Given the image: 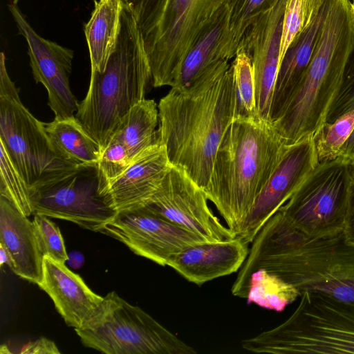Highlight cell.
<instances>
[{
    "instance_id": "38",
    "label": "cell",
    "mask_w": 354,
    "mask_h": 354,
    "mask_svg": "<svg viewBox=\"0 0 354 354\" xmlns=\"http://www.w3.org/2000/svg\"><path fill=\"white\" fill-rule=\"evenodd\" d=\"M67 261L73 268H80L84 264V257L80 252L73 251L68 254Z\"/></svg>"
},
{
    "instance_id": "4",
    "label": "cell",
    "mask_w": 354,
    "mask_h": 354,
    "mask_svg": "<svg viewBox=\"0 0 354 354\" xmlns=\"http://www.w3.org/2000/svg\"><path fill=\"white\" fill-rule=\"evenodd\" d=\"M354 53L351 0H327L319 38L301 86L283 115L272 123L290 146L314 137L327 113Z\"/></svg>"
},
{
    "instance_id": "37",
    "label": "cell",
    "mask_w": 354,
    "mask_h": 354,
    "mask_svg": "<svg viewBox=\"0 0 354 354\" xmlns=\"http://www.w3.org/2000/svg\"><path fill=\"white\" fill-rule=\"evenodd\" d=\"M338 156L347 159L351 163L354 160V128L342 146Z\"/></svg>"
},
{
    "instance_id": "15",
    "label": "cell",
    "mask_w": 354,
    "mask_h": 354,
    "mask_svg": "<svg viewBox=\"0 0 354 354\" xmlns=\"http://www.w3.org/2000/svg\"><path fill=\"white\" fill-rule=\"evenodd\" d=\"M319 163L314 137L291 145L256 198L237 234L252 243Z\"/></svg>"
},
{
    "instance_id": "14",
    "label": "cell",
    "mask_w": 354,
    "mask_h": 354,
    "mask_svg": "<svg viewBox=\"0 0 354 354\" xmlns=\"http://www.w3.org/2000/svg\"><path fill=\"white\" fill-rule=\"evenodd\" d=\"M18 28L27 43L34 80L48 92V104L57 119L75 116L79 103L69 85L73 51L39 35L30 25L17 3L8 5Z\"/></svg>"
},
{
    "instance_id": "21",
    "label": "cell",
    "mask_w": 354,
    "mask_h": 354,
    "mask_svg": "<svg viewBox=\"0 0 354 354\" xmlns=\"http://www.w3.org/2000/svg\"><path fill=\"white\" fill-rule=\"evenodd\" d=\"M0 245L10 255L9 268L14 273L32 283L40 282L43 256L32 221L2 195H0Z\"/></svg>"
},
{
    "instance_id": "31",
    "label": "cell",
    "mask_w": 354,
    "mask_h": 354,
    "mask_svg": "<svg viewBox=\"0 0 354 354\" xmlns=\"http://www.w3.org/2000/svg\"><path fill=\"white\" fill-rule=\"evenodd\" d=\"M353 128L354 110L333 123L325 124L314 136L319 162L338 157Z\"/></svg>"
},
{
    "instance_id": "28",
    "label": "cell",
    "mask_w": 354,
    "mask_h": 354,
    "mask_svg": "<svg viewBox=\"0 0 354 354\" xmlns=\"http://www.w3.org/2000/svg\"><path fill=\"white\" fill-rule=\"evenodd\" d=\"M326 1V0H286L280 45V62L290 44L310 24Z\"/></svg>"
},
{
    "instance_id": "35",
    "label": "cell",
    "mask_w": 354,
    "mask_h": 354,
    "mask_svg": "<svg viewBox=\"0 0 354 354\" xmlns=\"http://www.w3.org/2000/svg\"><path fill=\"white\" fill-rule=\"evenodd\" d=\"M23 354H59L56 344L46 337H40L29 342L20 351Z\"/></svg>"
},
{
    "instance_id": "12",
    "label": "cell",
    "mask_w": 354,
    "mask_h": 354,
    "mask_svg": "<svg viewBox=\"0 0 354 354\" xmlns=\"http://www.w3.org/2000/svg\"><path fill=\"white\" fill-rule=\"evenodd\" d=\"M116 239L138 256L162 266L185 248L207 241L146 205L117 212L100 232ZM209 242V241H208Z\"/></svg>"
},
{
    "instance_id": "29",
    "label": "cell",
    "mask_w": 354,
    "mask_h": 354,
    "mask_svg": "<svg viewBox=\"0 0 354 354\" xmlns=\"http://www.w3.org/2000/svg\"><path fill=\"white\" fill-rule=\"evenodd\" d=\"M231 67L236 93V116L257 115L254 78L250 59L245 52L239 50Z\"/></svg>"
},
{
    "instance_id": "16",
    "label": "cell",
    "mask_w": 354,
    "mask_h": 354,
    "mask_svg": "<svg viewBox=\"0 0 354 354\" xmlns=\"http://www.w3.org/2000/svg\"><path fill=\"white\" fill-rule=\"evenodd\" d=\"M286 0H279L243 35L237 52L250 59L255 85L257 115L270 121L274 84L280 64V45Z\"/></svg>"
},
{
    "instance_id": "26",
    "label": "cell",
    "mask_w": 354,
    "mask_h": 354,
    "mask_svg": "<svg viewBox=\"0 0 354 354\" xmlns=\"http://www.w3.org/2000/svg\"><path fill=\"white\" fill-rule=\"evenodd\" d=\"M299 296L293 286L273 273L259 269L250 277L246 299L248 304L281 312Z\"/></svg>"
},
{
    "instance_id": "34",
    "label": "cell",
    "mask_w": 354,
    "mask_h": 354,
    "mask_svg": "<svg viewBox=\"0 0 354 354\" xmlns=\"http://www.w3.org/2000/svg\"><path fill=\"white\" fill-rule=\"evenodd\" d=\"M131 162V159L124 145L112 138L102 152L97 165L110 184L127 170Z\"/></svg>"
},
{
    "instance_id": "3",
    "label": "cell",
    "mask_w": 354,
    "mask_h": 354,
    "mask_svg": "<svg viewBox=\"0 0 354 354\" xmlns=\"http://www.w3.org/2000/svg\"><path fill=\"white\" fill-rule=\"evenodd\" d=\"M288 147L257 115L236 116L227 128L204 191L236 236Z\"/></svg>"
},
{
    "instance_id": "17",
    "label": "cell",
    "mask_w": 354,
    "mask_h": 354,
    "mask_svg": "<svg viewBox=\"0 0 354 354\" xmlns=\"http://www.w3.org/2000/svg\"><path fill=\"white\" fill-rule=\"evenodd\" d=\"M229 2L215 13L194 39L181 62L171 88L191 93L229 65Z\"/></svg>"
},
{
    "instance_id": "32",
    "label": "cell",
    "mask_w": 354,
    "mask_h": 354,
    "mask_svg": "<svg viewBox=\"0 0 354 354\" xmlns=\"http://www.w3.org/2000/svg\"><path fill=\"white\" fill-rule=\"evenodd\" d=\"M33 226L39 248L42 256L65 263L68 258L64 239L58 226L48 216L35 215Z\"/></svg>"
},
{
    "instance_id": "10",
    "label": "cell",
    "mask_w": 354,
    "mask_h": 354,
    "mask_svg": "<svg viewBox=\"0 0 354 354\" xmlns=\"http://www.w3.org/2000/svg\"><path fill=\"white\" fill-rule=\"evenodd\" d=\"M353 180L347 159L338 156L319 162L279 210L291 225L308 236L342 232Z\"/></svg>"
},
{
    "instance_id": "9",
    "label": "cell",
    "mask_w": 354,
    "mask_h": 354,
    "mask_svg": "<svg viewBox=\"0 0 354 354\" xmlns=\"http://www.w3.org/2000/svg\"><path fill=\"white\" fill-rule=\"evenodd\" d=\"M82 344L106 354H196L191 346L137 306L111 292L75 329Z\"/></svg>"
},
{
    "instance_id": "30",
    "label": "cell",
    "mask_w": 354,
    "mask_h": 354,
    "mask_svg": "<svg viewBox=\"0 0 354 354\" xmlns=\"http://www.w3.org/2000/svg\"><path fill=\"white\" fill-rule=\"evenodd\" d=\"M0 153V195L8 198L28 217L32 214L28 187L1 143Z\"/></svg>"
},
{
    "instance_id": "20",
    "label": "cell",
    "mask_w": 354,
    "mask_h": 354,
    "mask_svg": "<svg viewBox=\"0 0 354 354\" xmlns=\"http://www.w3.org/2000/svg\"><path fill=\"white\" fill-rule=\"evenodd\" d=\"M37 285L51 298L65 323L74 329L81 327L103 300L65 263L47 256L43 257L42 277Z\"/></svg>"
},
{
    "instance_id": "22",
    "label": "cell",
    "mask_w": 354,
    "mask_h": 354,
    "mask_svg": "<svg viewBox=\"0 0 354 354\" xmlns=\"http://www.w3.org/2000/svg\"><path fill=\"white\" fill-rule=\"evenodd\" d=\"M327 10V0L319 14L290 44L279 64L273 90L270 121L284 113L298 91L317 44Z\"/></svg>"
},
{
    "instance_id": "1",
    "label": "cell",
    "mask_w": 354,
    "mask_h": 354,
    "mask_svg": "<svg viewBox=\"0 0 354 354\" xmlns=\"http://www.w3.org/2000/svg\"><path fill=\"white\" fill-rule=\"evenodd\" d=\"M252 243L232 286L234 296L245 299L251 274L264 269L293 286L300 295L309 292L354 307V246L343 232L310 236L278 210Z\"/></svg>"
},
{
    "instance_id": "2",
    "label": "cell",
    "mask_w": 354,
    "mask_h": 354,
    "mask_svg": "<svg viewBox=\"0 0 354 354\" xmlns=\"http://www.w3.org/2000/svg\"><path fill=\"white\" fill-rule=\"evenodd\" d=\"M158 109L159 140L170 164L205 190L218 147L236 116L231 64L191 93L171 88Z\"/></svg>"
},
{
    "instance_id": "6",
    "label": "cell",
    "mask_w": 354,
    "mask_h": 354,
    "mask_svg": "<svg viewBox=\"0 0 354 354\" xmlns=\"http://www.w3.org/2000/svg\"><path fill=\"white\" fill-rule=\"evenodd\" d=\"M138 24L155 87L171 86L193 41L230 0H124Z\"/></svg>"
},
{
    "instance_id": "43",
    "label": "cell",
    "mask_w": 354,
    "mask_h": 354,
    "mask_svg": "<svg viewBox=\"0 0 354 354\" xmlns=\"http://www.w3.org/2000/svg\"><path fill=\"white\" fill-rule=\"evenodd\" d=\"M12 2L15 3H17L18 0H12Z\"/></svg>"
},
{
    "instance_id": "5",
    "label": "cell",
    "mask_w": 354,
    "mask_h": 354,
    "mask_svg": "<svg viewBox=\"0 0 354 354\" xmlns=\"http://www.w3.org/2000/svg\"><path fill=\"white\" fill-rule=\"evenodd\" d=\"M151 81L149 60L135 13L124 1L115 48L103 73L91 72L88 92L79 103L75 115L99 144L102 152L122 119L135 104L145 99Z\"/></svg>"
},
{
    "instance_id": "40",
    "label": "cell",
    "mask_w": 354,
    "mask_h": 354,
    "mask_svg": "<svg viewBox=\"0 0 354 354\" xmlns=\"http://www.w3.org/2000/svg\"><path fill=\"white\" fill-rule=\"evenodd\" d=\"M1 353H11L10 351H8V348L7 347L6 345H2L1 346V351H0Z\"/></svg>"
},
{
    "instance_id": "8",
    "label": "cell",
    "mask_w": 354,
    "mask_h": 354,
    "mask_svg": "<svg viewBox=\"0 0 354 354\" xmlns=\"http://www.w3.org/2000/svg\"><path fill=\"white\" fill-rule=\"evenodd\" d=\"M0 143L32 190L57 181L77 167L55 149L44 127L21 102L0 55Z\"/></svg>"
},
{
    "instance_id": "39",
    "label": "cell",
    "mask_w": 354,
    "mask_h": 354,
    "mask_svg": "<svg viewBox=\"0 0 354 354\" xmlns=\"http://www.w3.org/2000/svg\"><path fill=\"white\" fill-rule=\"evenodd\" d=\"M11 263L10 257L6 250L0 245V266L2 267L3 264H7L10 266Z\"/></svg>"
},
{
    "instance_id": "19",
    "label": "cell",
    "mask_w": 354,
    "mask_h": 354,
    "mask_svg": "<svg viewBox=\"0 0 354 354\" xmlns=\"http://www.w3.org/2000/svg\"><path fill=\"white\" fill-rule=\"evenodd\" d=\"M171 167L165 149L160 142L147 147L109 184L111 207L119 212L145 205Z\"/></svg>"
},
{
    "instance_id": "36",
    "label": "cell",
    "mask_w": 354,
    "mask_h": 354,
    "mask_svg": "<svg viewBox=\"0 0 354 354\" xmlns=\"http://www.w3.org/2000/svg\"><path fill=\"white\" fill-rule=\"evenodd\" d=\"M343 233L346 241L354 246V178L350 187Z\"/></svg>"
},
{
    "instance_id": "41",
    "label": "cell",
    "mask_w": 354,
    "mask_h": 354,
    "mask_svg": "<svg viewBox=\"0 0 354 354\" xmlns=\"http://www.w3.org/2000/svg\"><path fill=\"white\" fill-rule=\"evenodd\" d=\"M351 167H352V171H353V178H354V160L351 162Z\"/></svg>"
},
{
    "instance_id": "33",
    "label": "cell",
    "mask_w": 354,
    "mask_h": 354,
    "mask_svg": "<svg viewBox=\"0 0 354 354\" xmlns=\"http://www.w3.org/2000/svg\"><path fill=\"white\" fill-rule=\"evenodd\" d=\"M354 110V53L345 70L339 88L333 100L325 124H330Z\"/></svg>"
},
{
    "instance_id": "18",
    "label": "cell",
    "mask_w": 354,
    "mask_h": 354,
    "mask_svg": "<svg viewBox=\"0 0 354 354\" xmlns=\"http://www.w3.org/2000/svg\"><path fill=\"white\" fill-rule=\"evenodd\" d=\"M248 244L237 236L193 244L176 254L168 266L189 282L201 286L238 271L248 255Z\"/></svg>"
},
{
    "instance_id": "25",
    "label": "cell",
    "mask_w": 354,
    "mask_h": 354,
    "mask_svg": "<svg viewBox=\"0 0 354 354\" xmlns=\"http://www.w3.org/2000/svg\"><path fill=\"white\" fill-rule=\"evenodd\" d=\"M158 122L157 104L153 100L144 99L122 119L111 139L124 145L132 161L147 147L160 142Z\"/></svg>"
},
{
    "instance_id": "11",
    "label": "cell",
    "mask_w": 354,
    "mask_h": 354,
    "mask_svg": "<svg viewBox=\"0 0 354 354\" xmlns=\"http://www.w3.org/2000/svg\"><path fill=\"white\" fill-rule=\"evenodd\" d=\"M109 189L97 164L79 166L57 181L29 190L32 214L100 232L117 214L111 206Z\"/></svg>"
},
{
    "instance_id": "23",
    "label": "cell",
    "mask_w": 354,
    "mask_h": 354,
    "mask_svg": "<svg viewBox=\"0 0 354 354\" xmlns=\"http://www.w3.org/2000/svg\"><path fill=\"white\" fill-rule=\"evenodd\" d=\"M123 0H95L90 19L84 26L91 72L103 73L114 51L121 27Z\"/></svg>"
},
{
    "instance_id": "27",
    "label": "cell",
    "mask_w": 354,
    "mask_h": 354,
    "mask_svg": "<svg viewBox=\"0 0 354 354\" xmlns=\"http://www.w3.org/2000/svg\"><path fill=\"white\" fill-rule=\"evenodd\" d=\"M279 0H230L227 50L229 59L237 53L240 41L247 29L270 10Z\"/></svg>"
},
{
    "instance_id": "13",
    "label": "cell",
    "mask_w": 354,
    "mask_h": 354,
    "mask_svg": "<svg viewBox=\"0 0 354 354\" xmlns=\"http://www.w3.org/2000/svg\"><path fill=\"white\" fill-rule=\"evenodd\" d=\"M205 191L183 170L171 166L161 185L145 205L160 216L209 242L232 239L207 204Z\"/></svg>"
},
{
    "instance_id": "42",
    "label": "cell",
    "mask_w": 354,
    "mask_h": 354,
    "mask_svg": "<svg viewBox=\"0 0 354 354\" xmlns=\"http://www.w3.org/2000/svg\"><path fill=\"white\" fill-rule=\"evenodd\" d=\"M352 11H353V15L354 17V0H353V1H352Z\"/></svg>"
},
{
    "instance_id": "7",
    "label": "cell",
    "mask_w": 354,
    "mask_h": 354,
    "mask_svg": "<svg viewBox=\"0 0 354 354\" xmlns=\"http://www.w3.org/2000/svg\"><path fill=\"white\" fill-rule=\"evenodd\" d=\"M293 313L279 326L242 341L257 353H354V307L304 292Z\"/></svg>"
},
{
    "instance_id": "24",
    "label": "cell",
    "mask_w": 354,
    "mask_h": 354,
    "mask_svg": "<svg viewBox=\"0 0 354 354\" xmlns=\"http://www.w3.org/2000/svg\"><path fill=\"white\" fill-rule=\"evenodd\" d=\"M45 130L60 154L77 167L97 164L102 154L99 144L75 116L44 123Z\"/></svg>"
}]
</instances>
